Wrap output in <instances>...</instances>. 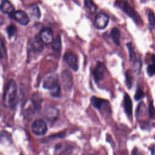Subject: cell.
I'll return each instance as SVG.
<instances>
[{"label": "cell", "instance_id": "2", "mask_svg": "<svg viewBox=\"0 0 155 155\" xmlns=\"http://www.w3.org/2000/svg\"><path fill=\"white\" fill-rule=\"evenodd\" d=\"M42 87L50 91V95L53 97L61 96V87L59 84L58 76L56 73H50L44 79Z\"/></svg>", "mask_w": 155, "mask_h": 155}, {"label": "cell", "instance_id": "5", "mask_svg": "<svg viewBox=\"0 0 155 155\" xmlns=\"http://www.w3.org/2000/svg\"><path fill=\"white\" fill-rule=\"evenodd\" d=\"M61 82L65 91H70L71 90L73 84V79L71 73L68 70H64L61 74Z\"/></svg>", "mask_w": 155, "mask_h": 155}, {"label": "cell", "instance_id": "20", "mask_svg": "<svg viewBox=\"0 0 155 155\" xmlns=\"http://www.w3.org/2000/svg\"><path fill=\"white\" fill-rule=\"evenodd\" d=\"M61 47V36L58 35L52 42V49L55 51H58Z\"/></svg>", "mask_w": 155, "mask_h": 155}, {"label": "cell", "instance_id": "19", "mask_svg": "<svg viewBox=\"0 0 155 155\" xmlns=\"http://www.w3.org/2000/svg\"><path fill=\"white\" fill-rule=\"evenodd\" d=\"M30 100L31 101V102H33V104L36 108L37 110L38 111L40 110L41 108V102H42V98L41 97V96L39 95V94H38V93L33 94L32 95Z\"/></svg>", "mask_w": 155, "mask_h": 155}, {"label": "cell", "instance_id": "14", "mask_svg": "<svg viewBox=\"0 0 155 155\" xmlns=\"http://www.w3.org/2000/svg\"><path fill=\"white\" fill-rule=\"evenodd\" d=\"M124 108L127 115L131 117L133 114V104L130 97L127 93L124 97Z\"/></svg>", "mask_w": 155, "mask_h": 155}, {"label": "cell", "instance_id": "17", "mask_svg": "<svg viewBox=\"0 0 155 155\" xmlns=\"http://www.w3.org/2000/svg\"><path fill=\"white\" fill-rule=\"evenodd\" d=\"M110 36L112 38L113 42L116 45H120V32L118 28L114 27L110 33Z\"/></svg>", "mask_w": 155, "mask_h": 155}, {"label": "cell", "instance_id": "12", "mask_svg": "<svg viewBox=\"0 0 155 155\" xmlns=\"http://www.w3.org/2000/svg\"><path fill=\"white\" fill-rule=\"evenodd\" d=\"M108 21L109 17L107 15L104 13H99L95 17V26L98 29H104L107 26Z\"/></svg>", "mask_w": 155, "mask_h": 155}, {"label": "cell", "instance_id": "4", "mask_svg": "<svg viewBox=\"0 0 155 155\" xmlns=\"http://www.w3.org/2000/svg\"><path fill=\"white\" fill-rule=\"evenodd\" d=\"M31 130L33 133L37 136H43L47 132L48 128L45 121L39 119L33 122L31 125Z\"/></svg>", "mask_w": 155, "mask_h": 155}, {"label": "cell", "instance_id": "10", "mask_svg": "<svg viewBox=\"0 0 155 155\" xmlns=\"http://www.w3.org/2000/svg\"><path fill=\"white\" fill-rule=\"evenodd\" d=\"M90 103L91 105L96 109L101 110H107L109 108V102L108 101L97 97L96 96H92L90 98Z\"/></svg>", "mask_w": 155, "mask_h": 155}, {"label": "cell", "instance_id": "21", "mask_svg": "<svg viewBox=\"0 0 155 155\" xmlns=\"http://www.w3.org/2000/svg\"><path fill=\"white\" fill-rule=\"evenodd\" d=\"M85 7L91 12L94 13L97 10V6L93 2V0H84Z\"/></svg>", "mask_w": 155, "mask_h": 155}, {"label": "cell", "instance_id": "1", "mask_svg": "<svg viewBox=\"0 0 155 155\" xmlns=\"http://www.w3.org/2000/svg\"><path fill=\"white\" fill-rule=\"evenodd\" d=\"M2 101L5 108L11 110H14L16 108L18 103V87L14 80H10L6 85Z\"/></svg>", "mask_w": 155, "mask_h": 155}, {"label": "cell", "instance_id": "25", "mask_svg": "<svg viewBox=\"0 0 155 155\" xmlns=\"http://www.w3.org/2000/svg\"><path fill=\"white\" fill-rule=\"evenodd\" d=\"M148 115L150 118L155 119V108L153 105V101H151L148 105Z\"/></svg>", "mask_w": 155, "mask_h": 155}, {"label": "cell", "instance_id": "26", "mask_svg": "<svg viewBox=\"0 0 155 155\" xmlns=\"http://www.w3.org/2000/svg\"><path fill=\"white\" fill-rule=\"evenodd\" d=\"M6 31H7V33L8 34V37L11 38L16 34V31H17V28H16L15 25H10L7 27V28L6 29Z\"/></svg>", "mask_w": 155, "mask_h": 155}, {"label": "cell", "instance_id": "13", "mask_svg": "<svg viewBox=\"0 0 155 155\" xmlns=\"http://www.w3.org/2000/svg\"><path fill=\"white\" fill-rule=\"evenodd\" d=\"M39 37L43 42L45 44H48L53 41V31L50 28H45L42 29L39 34Z\"/></svg>", "mask_w": 155, "mask_h": 155}, {"label": "cell", "instance_id": "27", "mask_svg": "<svg viewBox=\"0 0 155 155\" xmlns=\"http://www.w3.org/2000/svg\"><path fill=\"white\" fill-rule=\"evenodd\" d=\"M147 71L148 74L150 76H152L154 75L155 74V65H154L153 64L149 65L147 67Z\"/></svg>", "mask_w": 155, "mask_h": 155}, {"label": "cell", "instance_id": "9", "mask_svg": "<svg viewBox=\"0 0 155 155\" xmlns=\"http://www.w3.org/2000/svg\"><path fill=\"white\" fill-rule=\"evenodd\" d=\"M44 44L40 37L35 36L29 41V49L33 53H39L44 49Z\"/></svg>", "mask_w": 155, "mask_h": 155}, {"label": "cell", "instance_id": "7", "mask_svg": "<svg viewBox=\"0 0 155 155\" xmlns=\"http://www.w3.org/2000/svg\"><path fill=\"white\" fill-rule=\"evenodd\" d=\"M63 59L64 62L74 71L78 70L79 68V64L76 56L71 53H66L64 54Z\"/></svg>", "mask_w": 155, "mask_h": 155}, {"label": "cell", "instance_id": "28", "mask_svg": "<svg viewBox=\"0 0 155 155\" xmlns=\"http://www.w3.org/2000/svg\"><path fill=\"white\" fill-rule=\"evenodd\" d=\"M151 61L154 65H155V54H152L151 56Z\"/></svg>", "mask_w": 155, "mask_h": 155}, {"label": "cell", "instance_id": "11", "mask_svg": "<svg viewBox=\"0 0 155 155\" xmlns=\"http://www.w3.org/2000/svg\"><path fill=\"white\" fill-rule=\"evenodd\" d=\"M59 115V110L53 107H47L44 111V117L49 122H53L56 121Z\"/></svg>", "mask_w": 155, "mask_h": 155}, {"label": "cell", "instance_id": "24", "mask_svg": "<svg viewBox=\"0 0 155 155\" xmlns=\"http://www.w3.org/2000/svg\"><path fill=\"white\" fill-rule=\"evenodd\" d=\"M125 79H126L125 82H126L127 87L128 89H130L133 84V78L129 71H127L125 73Z\"/></svg>", "mask_w": 155, "mask_h": 155}, {"label": "cell", "instance_id": "18", "mask_svg": "<svg viewBox=\"0 0 155 155\" xmlns=\"http://www.w3.org/2000/svg\"><path fill=\"white\" fill-rule=\"evenodd\" d=\"M28 13L31 16L37 19H39L41 17V12L39 7L36 4H33L29 7L28 8Z\"/></svg>", "mask_w": 155, "mask_h": 155}, {"label": "cell", "instance_id": "22", "mask_svg": "<svg viewBox=\"0 0 155 155\" xmlns=\"http://www.w3.org/2000/svg\"><path fill=\"white\" fill-rule=\"evenodd\" d=\"M144 97H145V93L141 89L140 85L138 84V85L137 86V89H136V91L135 93L134 98L136 101H139V100L143 98Z\"/></svg>", "mask_w": 155, "mask_h": 155}, {"label": "cell", "instance_id": "15", "mask_svg": "<svg viewBox=\"0 0 155 155\" xmlns=\"http://www.w3.org/2000/svg\"><path fill=\"white\" fill-rule=\"evenodd\" d=\"M1 10L3 13L10 15L15 12V8L9 1L2 0L1 4Z\"/></svg>", "mask_w": 155, "mask_h": 155}, {"label": "cell", "instance_id": "6", "mask_svg": "<svg viewBox=\"0 0 155 155\" xmlns=\"http://www.w3.org/2000/svg\"><path fill=\"white\" fill-rule=\"evenodd\" d=\"M106 71L107 70L105 65L102 62L98 61L93 71V78L96 83H99L104 79Z\"/></svg>", "mask_w": 155, "mask_h": 155}, {"label": "cell", "instance_id": "29", "mask_svg": "<svg viewBox=\"0 0 155 155\" xmlns=\"http://www.w3.org/2000/svg\"><path fill=\"white\" fill-rule=\"evenodd\" d=\"M137 150L136 148H134L133 150V152H132V155H137Z\"/></svg>", "mask_w": 155, "mask_h": 155}, {"label": "cell", "instance_id": "23", "mask_svg": "<svg viewBox=\"0 0 155 155\" xmlns=\"http://www.w3.org/2000/svg\"><path fill=\"white\" fill-rule=\"evenodd\" d=\"M148 19L150 28L152 30L155 27V15L153 12H150L148 14Z\"/></svg>", "mask_w": 155, "mask_h": 155}, {"label": "cell", "instance_id": "8", "mask_svg": "<svg viewBox=\"0 0 155 155\" xmlns=\"http://www.w3.org/2000/svg\"><path fill=\"white\" fill-rule=\"evenodd\" d=\"M9 16L11 18L13 19L22 25H26L30 22V19L27 14L22 10L15 11Z\"/></svg>", "mask_w": 155, "mask_h": 155}, {"label": "cell", "instance_id": "3", "mask_svg": "<svg viewBox=\"0 0 155 155\" xmlns=\"http://www.w3.org/2000/svg\"><path fill=\"white\" fill-rule=\"evenodd\" d=\"M116 5L119 7L125 13L130 17L136 24L142 23V19L138 13L125 0H116Z\"/></svg>", "mask_w": 155, "mask_h": 155}, {"label": "cell", "instance_id": "16", "mask_svg": "<svg viewBox=\"0 0 155 155\" xmlns=\"http://www.w3.org/2000/svg\"><path fill=\"white\" fill-rule=\"evenodd\" d=\"M128 52H129V58L130 62H133L134 65H138L139 66L141 67V62L139 60L137 59L136 53L134 50V48L131 42H129L127 45Z\"/></svg>", "mask_w": 155, "mask_h": 155}]
</instances>
